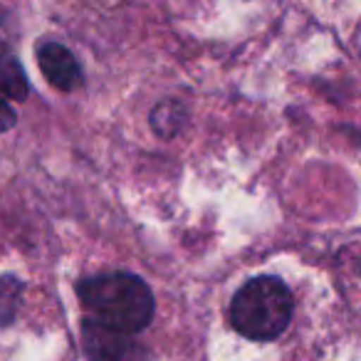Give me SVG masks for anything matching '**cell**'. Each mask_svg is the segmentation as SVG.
Segmentation results:
<instances>
[{
	"label": "cell",
	"instance_id": "cell-3",
	"mask_svg": "<svg viewBox=\"0 0 361 361\" xmlns=\"http://www.w3.org/2000/svg\"><path fill=\"white\" fill-rule=\"evenodd\" d=\"M82 341L90 361H146L149 354L134 334L116 331L87 317L82 324Z\"/></svg>",
	"mask_w": 361,
	"mask_h": 361
},
{
	"label": "cell",
	"instance_id": "cell-1",
	"mask_svg": "<svg viewBox=\"0 0 361 361\" xmlns=\"http://www.w3.org/2000/svg\"><path fill=\"white\" fill-rule=\"evenodd\" d=\"M90 319L126 334H139L151 324L154 295L141 277L131 272H104L77 285Z\"/></svg>",
	"mask_w": 361,
	"mask_h": 361
},
{
	"label": "cell",
	"instance_id": "cell-7",
	"mask_svg": "<svg viewBox=\"0 0 361 361\" xmlns=\"http://www.w3.org/2000/svg\"><path fill=\"white\" fill-rule=\"evenodd\" d=\"M20 290L23 285L16 277H3L0 280V324H8L13 319L20 302Z\"/></svg>",
	"mask_w": 361,
	"mask_h": 361
},
{
	"label": "cell",
	"instance_id": "cell-6",
	"mask_svg": "<svg viewBox=\"0 0 361 361\" xmlns=\"http://www.w3.org/2000/svg\"><path fill=\"white\" fill-rule=\"evenodd\" d=\"M183 124H186V109L173 99L161 102V104L151 111V126H154V131L161 136V139L176 136L180 129H183Z\"/></svg>",
	"mask_w": 361,
	"mask_h": 361
},
{
	"label": "cell",
	"instance_id": "cell-2",
	"mask_svg": "<svg viewBox=\"0 0 361 361\" xmlns=\"http://www.w3.org/2000/svg\"><path fill=\"white\" fill-rule=\"evenodd\" d=\"M295 310L292 292L280 277L245 282L231 302V324L252 341H272L287 329Z\"/></svg>",
	"mask_w": 361,
	"mask_h": 361
},
{
	"label": "cell",
	"instance_id": "cell-8",
	"mask_svg": "<svg viewBox=\"0 0 361 361\" xmlns=\"http://www.w3.org/2000/svg\"><path fill=\"white\" fill-rule=\"evenodd\" d=\"M16 121H18V116H16V111H13V106L8 104L6 97H0V131L13 129Z\"/></svg>",
	"mask_w": 361,
	"mask_h": 361
},
{
	"label": "cell",
	"instance_id": "cell-5",
	"mask_svg": "<svg viewBox=\"0 0 361 361\" xmlns=\"http://www.w3.org/2000/svg\"><path fill=\"white\" fill-rule=\"evenodd\" d=\"M27 92H30V85H27V77L23 72L20 62L8 55L0 57V97L23 102L27 99Z\"/></svg>",
	"mask_w": 361,
	"mask_h": 361
},
{
	"label": "cell",
	"instance_id": "cell-4",
	"mask_svg": "<svg viewBox=\"0 0 361 361\" xmlns=\"http://www.w3.org/2000/svg\"><path fill=\"white\" fill-rule=\"evenodd\" d=\"M37 65L45 80L60 92H75L82 87V67L77 57L60 42H45L37 47Z\"/></svg>",
	"mask_w": 361,
	"mask_h": 361
}]
</instances>
